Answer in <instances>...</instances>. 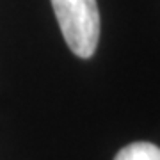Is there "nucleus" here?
<instances>
[{"instance_id": "f257e3e1", "label": "nucleus", "mask_w": 160, "mask_h": 160, "mask_svg": "<svg viewBox=\"0 0 160 160\" xmlns=\"http://www.w3.org/2000/svg\"><path fill=\"white\" fill-rule=\"evenodd\" d=\"M52 7L69 50L82 59H89L100 39L96 0H52Z\"/></svg>"}, {"instance_id": "f03ea898", "label": "nucleus", "mask_w": 160, "mask_h": 160, "mask_svg": "<svg viewBox=\"0 0 160 160\" xmlns=\"http://www.w3.org/2000/svg\"><path fill=\"white\" fill-rule=\"evenodd\" d=\"M114 160H160V148L149 142H133L119 149Z\"/></svg>"}]
</instances>
